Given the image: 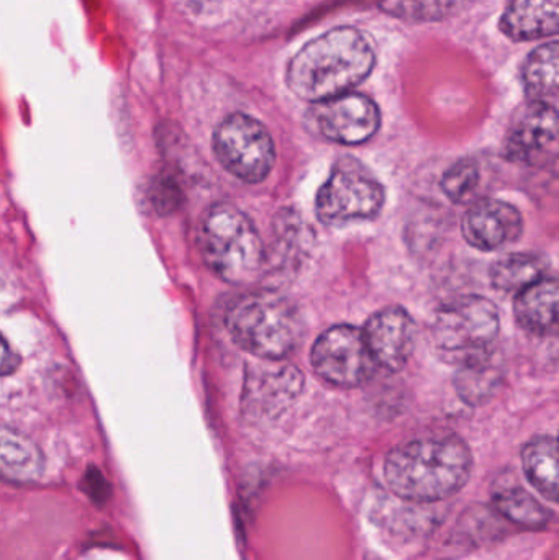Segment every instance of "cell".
<instances>
[{
  "instance_id": "d4e9b609",
  "label": "cell",
  "mask_w": 559,
  "mask_h": 560,
  "mask_svg": "<svg viewBox=\"0 0 559 560\" xmlns=\"http://www.w3.org/2000/svg\"><path fill=\"white\" fill-rule=\"evenodd\" d=\"M20 358L9 342L0 336V377L13 374L19 369Z\"/></svg>"
},
{
  "instance_id": "603a6c76",
  "label": "cell",
  "mask_w": 559,
  "mask_h": 560,
  "mask_svg": "<svg viewBox=\"0 0 559 560\" xmlns=\"http://www.w3.org/2000/svg\"><path fill=\"white\" fill-rule=\"evenodd\" d=\"M481 180V171L475 160L453 164L442 179V190L452 202L462 203L475 192Z\"/></svg>"
},
{
  "instance_id": "8992f818",
  "label": "cell",
  "mask_w": 559,
  "mask_h": 560,
  "mask_svg": "<svg viewBox=\"0 0 559 560\" xmlns=\"http://www.w3.org/2000/svg\"><path fill=\"white\" fill-rule=\"evenodd\" d=\"M384 200L386 194L380 180L353 158H343L318 190L315 210L325 225L347 226L376 219Z\"/></svg>"
},
{
  "instance_id": "ffe728a7",
  "label": "cell",
  "mask_w": 559,
  "mask_h": 560,
  "mask_svg": "<svg viewBox=\"0 0 559 560\" xmlns=\"http://www.w3.org/2000/svg\"><path fill=\"white\" fill-rule=\"evenodd\" d=\"M558 42L538 46L522 68V82L531 102L555 104L558 95Z\"/></svg>"
},
{
  "instance_id": "44dd1931",
  "label": "cell",
  "mask_w": 559,
  "mask_h": 560,
  "mask_svg": "<svg viewBox=\"0 0 559 560\" xmlns=\"http://www.w3.org/2000/svg\"><path fill=\"white\" fill-rule=\"evenodd\" d=\"M548 271V261L534 253H515L504 256L491 268V282L501 292H522L532 283L544 279Z\"/></svg>"
},
{
  "instance_id": "7c38bea8",
  "label": "cell",
  "mask_w": 559,
  "mask_h": 560,
  "mask_svg": "<svg viewBox=\"0 0 559 560\" xmlns=\"http://www.w3.org/2000/svg\"><path fill=\"white\" fill-rule=\"evenodd\" d=\"M524 222L521 212L502 200H481L463 217L462 232L468 245L479 252H498L517 242Z\"/></svg>"
},
{
  "instance_id": "9a60e30c",
  "label": "cell",
  "mask_w": 559,
  "mask_h": 560,
  "mask_svg": "<svg viewBox=\"0 0 559 560\" xmlns=\"http://www.w3.org/2000/svg\"><path fill=\"white\" fill-rule=\"evenodd\" d=\"M515 319L525 331L548 335L558 325V282L540 279L519 292L514 305Z\"/></svg>"
},
{
  "instance_id": "7a4b0ae2",
  "label": "cell",
  "mask_w": 559,
  "mask_h": 560,
  "mask_svg": "<svg viewBox=\"0 0 559 560\" xmlns=\"http://www.w3.org/2000/svg\"><path fill=\"white\" fill-rule=\"evenodd\" d=\"M471 451L458 436L409 441L391 451L384 466L387 486L403 500L433 503L458 493L471 474Z\"/></svg>"
},
{
  "instance_id": "52a82bcc",
  "label": "cell",
  "mask_w": 559,
  "mask_h": 560,
  "mask_svg": "<svg viewBox=\"0 0 559 560\" xmlns=\"http://www.w3.org/2000/svg\"><path fill=\"white\" fill-rule=\"evenodd\" d=\"M213 153L236 179L258 184L271 173L276 161L275 141L268 128L245 114H233L213 133Z\"/></svg>"
},
{
  "instance_id": "8fae6325",
  "label": "cell",
  "mask_w": 559,
  "mask_h": 560,
  "mask_svg": "<svg viewBox=\"0 0 559 560\" xmlns=\"http://www.w3.org/2000/svg\"><path fill=\"white\" fill-rule=\"evenodd\" d=\"M417 328L412 316L400 306H387L368 319L364 341L377 368L397 372L416 348Z\"/></svg>"
},
{
  "instance_id": "5bb4252c",
  "label": "cell",
  "mask_w": 559,
  "mask_h": 560,
  "mask_svg": "<svg viewBox=\"0 0 559 560\" xmlns=\"http://www.w3.org/2000/svg\"><path fill=\"white\" fill-rule=\"evenodd\" d=\"M558 0H511L501 30L515 42L547 38L558 33Z\"/></svg>"
},
{
  "instance_id": "30bf717a",
  "label": "cell",
  "mask_w": 559,
  "mask_h": 560,
  "mask_svg": "<svg viewBox=\"0 0 559 560\" xmlns=\"http://www.w3.org/2000/svg\"><path fill=\"white\" fill-rule=\"evenodd\" d=\"M557 143V105L531 102L508 131L504 156L512 163L534 164L555 153Z\"/></svg>"
},
{
  "instance_id": "7402d4cb",
  "label": "cell",
  "mask_w": 559,
  "mask_h": 560,
  "mask_svg": "<svg viewBox=\"0 0 559 560\" xmlns=\"http://www.w3.org/2000/svg\"><path fill=\"white\" fill-rule=\"evenodd\" d=\"M481 0H400V15L417 22H439Z\"/></svg>"
},
{
  "instance_id": "3957f363",
  "label": "cell",
  "mask_w": 559,
  "mask_h": 560,
  "mask_svg": "<svg viewBox=\"0 0 559 560\" xmlns=\"http://www.w3.org/2000/svg\"><path fill=\"white\" fill-rule=\"evenodd\" d=\"M225 326L243 351L268 361L288 358L304 338V319L298 306L271 290L236 299L226 310Z\"/></svg>"
},
{
  "instance_id": "ba28073f",
  "label": "cell",
  "mask_w": 559,
  "mask_h": 560,
  "mask_svg": "<svg viewBox=\"0 0 559 560\" xmlns=\"http://www.w3.org/2000/svg\"><path fill=\"white\" fill-rule=\"evenodd\" d=\"M311 362L324 381L338 387L363 385L377 369L364 341L363 331L350 325L327 329L315 341Z\"/></svg>"
},
{
  "instance_id": "d6986e66",
  "label": "cell",
  "mask_w": 559,
  "mask_h": 560,
  "mask_svg": "<svg viewBox=\"0 0 559 560\" xmlns=\"http://www.w3.org/2000/svg\"><path fill=\"white\" fill-rule=\"evenodd\" d=\"M492 503L504 518L525 528H545L554 516L534 495L517 483H496L492 489Z\"/></svg>"
},
{
  "instance_id": "2e32d148",
  "label": "cell",
  "mask_w": 559,
  "mask_h": 560,
  "mask_svg": "<svg viewBox=\"0 0 559 560\" xmlns=\"http://www.w3.org/2000/svg\"><path fill=\"white\" fill-rule=\"evenodd\" d=\"M45 460L42 451L20 431L0 427V477L13 483L36 482Z\"/></svg>"
},
{
  "instance_id": "ac0fdd59",
  "label": "cell",
  "mask_w": 559,
  "mask_h": 560,
  "mask_svg": "<svg viewBox=\"0 0 559 560\" xmlns=\"http://www.w3.org/2000/svg\"><path fill=\"white\" fill-rule=\"evenodd\" d=\"M524 472L532 487L550 502H558V444L551 436L532 440L522 453Z\"/></svg>"
},
{
  "instance_id": "5b68a950",
  "label": "cell",
  "mask_w": 559,
  "mask_h": 560,
  "mask_svg": "<svg viewBox=\"0 0 559 560\" xmlns=\"http://www.w3.org/2000/svg\"><path fill=\"white\" fill-rule=\"evenodd\" d=\"M499 310L485 296H459L436 312L432 339L442 361L463 364L494 349Z\"/></svg>"
},
{
  "instance_id": "cb8c5ba5",
  "label": "cell",
  "mask_w": 559,
  "mask_h": 560,
  "mask_svg": "<svg viewBox=\"0 0 559 560\" xmlns=\"http://www.w3.org/2000/svg\"><path fill=\"white\" fill-rule=\"evenodd\" d=\"M151 203L160 213H170L180 203L179 187L174 180L160 177L151 187Z\"/></svg>"
},
{
  "instance_id": "e0dca14e",
  "label": "cell",
  "mask_w": 559,
  "mask_h": 560,
  "mask_svg": "<svg viewBox=\"0 0 559 560\" xmlns=\"http://www.w3.org/2000/svg\"><path fill=\"white\" fill-rule=\"evenodd\" d=\"M504 378V364L496 349L458 365L455 387L463 401L482 405L494 397Z\"/></svg>"
},
{
  "instance_id": "6da1fadb",
  "label": "cell",
  "mask_w": 559,
  "mask_h": 560,
  "mask_svg": "<svg viewBox=\"0 0 559 560\" xmlns=\"http://www.w3.org/2000/svg\"><path fill=\"white\" fill-rule=\"evenodd\" d=\"M376 66L370 36L338 26L302 46L289 62L286 84L302 101L318 104L358 88Z\"/></svg>"
},
{
  "instance_id": "277c9868",
  "label": "cell",
  "mask_w": 559,
  "mask_h": 560,
  "mask_svg": "<svg viewBox=\"0 0 559 560\" xmlns=\"http://www.w3.org/2000/svg\"><path fill=\"white\" fill-rule=\"evenodd\" d=\"M199 248L210 271L233 285L253 282L265 268V245L258 230L232 203H216L203 213Z\"/></svg>"
},
{
  "instance_id": "9c48e42d",
  "label": "cell",
  "mask_w": 559,
  "mask_h": 560,
  "mask_svg": "<svg viewBox=\"0 0 559 560\" xmlns=\"http://www.w3.org/2000/svg\"><path fill=\"white\" fill-rule=\"evenodd\" d=\"M311 117L322 137L340 144L366 143L377 133L381 124L376 102L353 92L318 102Z\"/></svg>"
},
{
  "instance_id": "4fadbf2b",
  "label": "cell",
  "mask_w": 559,
  "mask_h": 560,
  "mask_svg": "<svg viewBox=\"0 0 559 560\" xmlns=\"http://www.w3.org/2000/svg\"><path fill=\"white\" fill-rule=\"evenodd\" d=\"M265 364L249 369L245 382L243 405L246 411L271 415L284 410L301 394L304 377L299 369L268 359Z\"/></svg>"
}]
</instances>
